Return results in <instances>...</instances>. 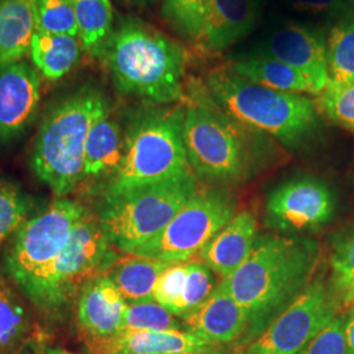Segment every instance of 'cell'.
Here are the masks:
<instances>
[{
	"mask_svg": "<svg viewBox=\"0 0 354 354\" xmlns=\"http://www.w3.org/2000/svg\"><path fill=\"white\" fill-rule=\"evenodd\" d=\"M36 354H76L73 352H68V351H64V349H44L41 352H37Z\"/></svg>",
	"mask_w": 354,
	"mask_h": 354,
	"instance_id": "74e56055",
	"label": "cell"
},
{
	"mask_svg": "<svg viewBox=\"0 0 354 354\" xmlns=\"http://www.w3.org/2000/svg\"><path fill=\"white\" fill-rule=\"evenodd\" d=\"M257 239V221L250 212L234 215L198 254L200 261L222 279L247 260Z\"/></svg>",
	"mask_w": 354,
	"mask_h": 354,
	"instance_id": "ac0fdd59",
	"label": "cell"
},
{
	"mask_svg": "<svg viewBox=\"0 0 354 354\" xmlns=\"http://www.w3.org/2000/svg\"><path fill=\"white\" fill-rule=\"evenodd\" d=\"M190 168L207 183L232 185L260 171L273 156V140L228 114L205 84H192L184 114Z\"/></svg>",
	"mask_w": 354,
	"mask_h": 354,
	"instance_id": "7a4b0ae2",
	"label": "cell"
},
{
	"mask_svg": "<svg viewBox=\"0 0 354 354\" xmlns=\"http://www.w3.org/2000/svg\"><path fill=\"white\" fill-rule=\"evenodd\" d=\"M100 59L121 95L162 105L185 99L187 51L140 19L124 17L118 21Z\"/></svg>",
	"mask_w": 354,
	"mask_h": 354,
	"instance_id": "3957f363",
	"label": "cell"
},
{
	"mask_svg": "<svg viewBox=\"0 0 354 354\" xmlns=\"http://www.w3.org/2000/svg\"><path fill=\"white\" fill-rule=\"evenodd\" d=\"M184 105L150 108L136 114L124 134V156L106 183L104 197L193 174L184 143Z\"/></svg>",
	"mask_w": 354,
	"mask_h": 354,
	"instance_id": "8992f818",
	"label": "cell"
},
{
	"mask_svg": "<svg viewBox=\"0 0 354 354\" xmlns=\"http://www.w3.org/2000/svg\"><path fill=\"white\" fill-rule=\"evenodd\" d=\"M352 1H353V3H354V0H352Z\"/></svg>",
	"mask_w": 354,
	"mask_h": 354,
	"instance_id": "60d3db41",
	"label": "cell"
},
{
	"mask_svg": "<svg viewBox=\"0 0 354 354\" xmlns=\"http://www.w3.org/2000/svg\"><path fill=\"white\" fill-rule=\"evenodd\" d=\"M33 320L21 298L0 277V354H16L30 340Z\"/></svg>",
	"mask_w": 354,
	"mask_h": 354,
	"instance_id": "d4e9b609",
	"label": "cell"
},
{
	"mask_svg": "<svg viewBox=\"0 0 354 354\" xmlns=\"http://www.w3.org/2000/svg\"><path fill=\"white\" fill-rule=\"evenodd\" d=\"M319 244L301 235H260L247 260L222 279L247 315L238 348L252 342L314 281Z\"/></svg>",
	"mask_w": 354,
	"mask_h": 354,
	"instance_id": "6da1fadb",
	"label": "cell"
},
{
	"mask_svg": "<svg viewBox=\"0 0 354 354\" xmlns=\"http://www.w3.org/2000/svg\"><path fill=\"white\" fill-rule=\"evenodd\" d=\"M340 301L323 279H314L252 342L235 354H298L339 315Z\"/></svg>",
	"mask_w": 354,
	"mask_h": 354,
	"instance_id": "8fae6325",
	"label": "cell"
},
{
	"mask_svg": "<svg viewBox=\"0 0 354 354\" xmlns=\"http://www.w3.org/2000/svg\"><path fill=\"white\" fill-rule=\"evenodd\" d=\"M259 16L260 0H207L200 46L212 54L227 50L252 32Z\"/></svg>",
	"mask_w": 354,
	"mask_h": 354,
	"instance_id": "e0dca14e",
	"label": "cell"
},
{
	"mask_svg": "<svg viewBox=\"0 0 354 354\" xmlns=\"http://www.w3.org/2000/svg\"><path fill=\"white\" fill-rule=\"evenodd\" d=\"M207 0H163L162 13L180 36L200 41Z\"/></svg>",
	"mask_w": 354,
	"mask_h": 354,
	"instance_id": "f546056e",
	"label": "cell"
},
{
	"mask_svg": "<svg viewBox=\"0 0 354 354\" xmlns=\"http://www.w3.org/2000/svg\"><path fill=\"white\" fill-rule=\"evenodd\" d=\"M88 212L82 203L59 198L26 221L6 256V269L20 289L64 251L76 225Z\"/></svg>",
	"mask_w": 354,
	"mask_h": 354,
	"instance_id": "30bf717a",
	"label": "cell"
},
{
	"mask_svg": "<svg viewBox=\"0 0 354 354\" xmlns=\"http://www.w3.org/2000/svg\"><path fill=\"white\" fill-rule=\"evenodd\" d=\"M174 354H222L218 352L215 348H210L207 351H200V352H184V353H174Z\"/></svg>",
	"mask_w": 354,
	"mask_h": 354,
	"instance_id": "ab89813d",
	"label": "cell"
},
{
	"mask_svg": "<svg viewBox=\"0 0 354 354\" xmlns=\"http://www.w3.org/2000/svg\"><path fill=\"white\" fill-rule=\"evenodd\" d=\"M38 32L77 36L73 0H30Z\"/></svg>",
	"mask_w": 354,
	"mask_h": 354,
	"instance_id": "d6a6232c",
	"label": "cell"
},
{
	"mask_svg": "<svg viewBox=\"0 0 354 354\" xmlns=\"http://www.w3.org/2000/svg\"><path fill=\"white\" fill-rule=\"evenodd\" d=\"M32 200L16 184L0 180V248L30 218Z\"/></svg>",
	"mask_w": 354,
	"mask_h": 354,
	"instance_id": "f1b7e54d",
	"label": "cell"
},
{
	"mask_svg": "<svg viewBox=\"0 0 354 354\" xmlns=\"http://www.w3.org/2000/svg\"><path fill=\"white\" fill-rule=\"evenodd\" d=\"M127 307L125 298L106 274L88 279L76 301V326L86 346L121 333Z\"/></svg>",
	"mask_w": 354,
	"mask_h": 354,
	"instance_id": "9a60e30c",
	"label": "cell"
},
{
	"mask_svg": "<svg viewBox=\"0 0 354 354\" xmlns=\"http://www.w3.org/2000/svg\"><path fill=\"white\" fill-rule=\"evenodd\" d=\"M115 261L97 216L88 212L76 225L64 251L21 289L32 304L51 319H61L88 279Z\"/></svg>",
	"mask_w": 354,
	"mask_h": 354,
	"instance_id": "52a82bcc",
	"label": "cell"
},
{
	"mask_svg": "<svg viewBox=\"0 0 354 354\" xmlns=\"http://www.w3.org/2000/svg\"><path fill=\"white\" fill-rule=\"evenodd\" d=\"M125 137L111 109L102 114L91 127L86 142L83 181L111 180L118 171L124 156Z\"/></svg>",
	"mask_w": 354,
	"mask_h": 354,
	"instance_id": "ffe728a7",
	"label": "cell"
},
{
	"mask_svg": "<svg viewBox=\"0 0 354 354\" xmlns=\"http://www.w3.org/2000/svg\"><path fill=\"white\" fill-rule=\"evenodd\" d=\"M187 263H174L156 281L153 301L163 306L174 315L181 317V299L187 279Z\"/></svg>",
	"mask_w": 354,
	"mask_h": 354,
	"instance_id": "836d02e7",
	"label": "cell"
},
{
	"mask_svg": "<svg viewBox=\"0 0 354 354\" xmlns=\"http://www.w3.org/2000/svg\"><path fill=\"white\" fill-rule=\"evenodd\" d=\"M124 329L184 330L181 317L174 315L155 301L127 304Z\"/></svg>",
	"mask_w": 354,
	"mask_h": 354,
	"instance_id": "1f68e13d",
	"label": "cell"
},
{
	"mask_svg": "<svg viewBox=\"0 0 354 354\" xmlns=\"http://www.w3.org/2000/svg\"><path fill=\"white\" fill-rule=\"evenodd\" d=\"M298 10L314 15H324L330 19H337L354 8L352 0H288Z\"/></svg>",
	"mask_w": 354,
	"mask_h": 354,
	"instance_id": "d590c367",
	"label": "cell"
},
{
	"mask_svg": "<svg viewBox=\"0 0 354 354\" xmlns=\"http://www.w3.org/2000/svg\"><path fill=\"white\" fill-rule=\"evenodd\" d=\"M215 348L187 330L124 329L105 342L88 345L92 354H174Z\"/></svg>",
	"mask_w": 354,
	"mask_h": 354,
	"instance_id": "d6986e66",
	"label": "cell"
},
{
	"mask_svg": "<svg viewBox=\"0 0 354 354\" xmlns=\"http://www.w3.org/2000/svg\"><path fill=\"white\" fill-rule=\"evenodd\" d=\"M109 109L102 89L86 84L66 93L46 111L33 145L30 167L55 196L66 197L82 184L89 130Z\"/></svg>",
	"mask_w": 354,
	"mask_h": 354,
	"instance_id": "277c9868",
	"label": "cell"
},
{
	"mask_svg": "<svg viewBox=\"0 0 354 354\" xmlns=\"http://www.w3.org/2000/svg\"><path fill=\"white\" fill-rule=\"evenodd\" d=\"M254 53L279 59L299 71L310 82L315 96L329 82L327 37L322 29L299 24L282 26Z\"/></svg>",
	"mask_w": 354,
	"mask_h": 354,
	"instance_id": "4fadbf2b",
	"label": "cell"
},
{
	"mask_svg": "<svg viewBox=\"0 0 354 354\" xmlns=\"http://www.w3.org/2000/svg\"><path fill=\"white\" fill-rule=\"evenodd\" d=\"M174 263L152 257L130 254L121 261H114L106 269V276L113 281L127 304L153 301L156 281Z\"/></svg>",
	"mask_w": 354,
	"mask_h": 354,
	"instance_id": "cb8c5ba5",
	"label": "cell"
},
{
	"mask_svg": "<svg viewBox=\"0 0 354 354\" xmlns=\"http://www.w3.org/2000/svg\"><path fill=\"white\" fill-rule=\"evenodd\" d=\"M266 223L274 230L301 234L327 225L335 214V198L317 178L302 177L281 184L266 201Z\"/></svg>",
	"mask_w": 354,
	"mask_h": 354,
	"instance_id": "7c38bea8",
	"label": "cell"
},
{
	"mask_svg": "<svg viewBox=\"0 0 354 354\" xmlns=\"http://www.w3.org/2000/svg\"><path fill=\"white\" fill-rule=\"evenodd\" d=\"M315 104L320 114L354 134V83L328 82L326 88L317 95Z\"/></svg>",
	"mask_w": 354,
	"mask_h": 354,
	"instance_id": "4dcf8cb0",
	"label": "cell"
},
{
	"mask_svg": "<svg viewBox=\"0 0 354 354\" xmlns=\"http://www.w3.org/2000/svg\"><path fill=\"white\" fill-rule=\"evenodd\" d=\"M83 50L77 36L36 30L29 55L38 74L46 80L55 82L73 71Z\"/></svg>",
	"mask_w": 354,
	"mask_h": 354,
	"instance_id": "7402d4cb",
	"label": "cell"
},
{
	"mask_svg": "<svg viewBox=\"0 0 354 354\" xmlns=\"http://www.w3.org/2000/svg\"><path fill=\"white\" fill-rule=\"evenodd\" d=\"M198 190L196 175L102 197L99 222L117 250L133 252L152 239Z\"/></svg>",
	"mask_w": 354,
	"mask_h": 354,
	"instance_id": "ba28073f",
	"label": "cell"
},
{
	"mask_svg": "<svg viewBox=\"0 0 354 354\" xmlns=\"http://www.w3.org/2000/svg\"><path fill=\"white\" fill-rule=\"evenodd\" d=\"M329 82L354 83V8L335 19L327 36Z\"/></svg>",
	"mask_w": 354,
	"mask_h": 354,
	"instance_id": "4316f807",
	"label": "cell"
},
{
	"mask_svg": "<svg viewBox=\"0 0 354 354\" xmlns=\"http://www.w3.org/2000/svg\"><path fill=\"white\" fill-rule=\"evenodd\" d=\"M183 329L216 346L241 342L247 329V315L221 282L209 298L181 317Z\"/></svg>",
	"mask_w": 354,
	"mask_h": 354,
	"instance_id": "2e32d148",
	"label": "cell"
},
{
	"mask_svg": "<svg viewBox=\"0 0 354 354\" xmlns=\"http://www.w3.org/2000/svg\"><path fill=\"white\" fill-rule=\"evenodd\" d=\"M205 87L228 114L297 151L317 136L322 118L315 100L301 93L266 88L230 67L212 70Z\"/></svg>",
	"mask_w": 354,
	"mask_h": 354,
	"instance_id": "5b68a950",
	"label": "cell"
},
{
	"mask_svg": "<svg viewBox=\"0 0 354 354\" xmlns=\"http://www.w3.org/2000/svg\"><path fill=\"white\" fill-rule=\"evenodd\" d=\"M330 270V290L342 304H354V227L333 243Z\"/></svg>",
	"mask_w": 354,
	"mask_h": 354,
	"instance_id": "83f0119b",
	"label": "cell"
},
{
	"mask_svg": "<svg viewBox=\"0 0 354 354\" xmlns=\"http://www.w3.org/2000/svg\"><path fill=\"white\" fill-rule=\"evenodd\" d=\"M234 215L235 203L227 194L197 190L158 235L130 254L185 263L198 256Z\"/></svg>",
	"mask_w": 354,
	"mask_h": 354,
	"instance_id": "9c48e42d",
	"label": "cell"
},
{
	"mask_svg": "<svg viewBox=\"0 0 354 354\" xmlns=\"http://www.w3.org/2000/svg\"><path fill=\"white\" fill-rule=\"evenodd\" d=\"M36 30L30 0H0V67L23 61Z\"/></svg>",
	"mask_w": 354,
	"mask_h": 354,
	"instance_id": "44dd1931",
	"label": "cell"
},
{
	"mask_svg": "<svg viewBox=\"0 0 354 354\" xmlns=\"http://www.w3.org/2000/svg\"><path fill=\"white\" fill-rule=\"evenodd\" d=\"M344 333H345L348 352L349 354H354V307L351 310V313L345 317Z\"/></svg>",
	"mask_w": 354,
	"mask_h": 354,
	"instance_id": "8d00e7d4",
	"label": "cell"
},
{
	"mask_svg": "<svg viewBox=\"0 0 354 354\" xmlns=\"http://www.w3.org/2000/svg\"><path fill=\"white\" fill-rule=\"evenodd\" d=\"M344 323L345 317L340 314L333 317L298 354H349Z\"/></svg>",
	"mask_w": 354,
	"mask_h": 354,
	"instance_id": "e575fe53",
	"label": "cell"
},
{
	"mask_svg": "<svg viewBox=\"0 0 354 354\" xmlns=\"http://www.w3.org/2000/svg\"><path fill=\"white\" fill-rule=\"evenodd\" d=\"M129 1L136 6H140V7H149V6L156 3V0H129Z\"/></svg>",
	"mask_w": 354,
	"mask_h": 354,
	"instance_id": "f35d334b",
	"label": "cell"
},
{
	"mask_svg": "<svg viewBox=\"0 0 354 354\" xmlns=\"http://www.w3.org/2000/svg\"><path fill=\"white\" fill-rule=\"evenodd\" d=\"M228 67L238 75L266 88L289 93L314 95L310 82L299 71L260 53L238 58L228 64Z\"/></svg>",
	"mask_w": 354,
	"mask_h": 354,
	"instance_id": "603a6c76",
	"label": "cell"
},
{
	"mask_svg": "<svg viewBox=\"0 0 354 354\" xmlns=\"http://www.w3.org/2000/svg\"><path fill=\"white\" fill-rule=\"evenodd\" d=\"M41 100L37 70L24 61L0 67V142L20 138L36 117Z\"/></svg>",
	"mask_w": 354,
	"mask_h": 354,
	"instance_id": "5bb4252c",
	"label": "cell"
},
{
	"mask_svg": "<svg viewBox=\"0 0 354 354\" xmlns=\"http://www.w3.org/2000/svg\"><path fill=\"white\" fill-rule=\"evenodd\" d=\"M77 37L84 51L100 58L113 32V7L111 0H73Z\"/></svg>",
	"mask_w": 354,
	"mask_h": 354,
	"instance_id": "484cf974",
	"label": "cell"
}]
</instances>
